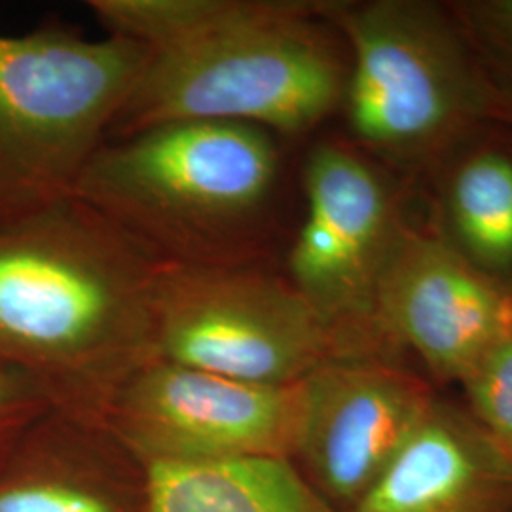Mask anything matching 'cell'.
<instances>
[{"instance_id": "6da1fadb", "label": "cell", "mask_w": 512, "mask_h": 512, "mask_svg": "<svg viewBox=\"0 0 512 512\" xmlns=\"http://www.w3.org/2000/svg\"><path fill=\"white\" fill-rule=\"evenodd\" d=\"M107 35L147 57L107 141L173 122L304 133L344 101L348 67L317 4L279 0H90Z\"/></svg>"}, {"instance_id": "7a4b0ae2", "label": "cell", "mask_w": 512, "mask_h": 512, "mask_svg": "<svg viewBox=\"0 0 512 512\" xmlns=\"http://www.w3.org/2000/svg\"><path fill=\"white\" fill-rule=\"evenodd\" d=\"M156 272L76 198L0 222V366L103 429L122 385L154 361Z\"/></svg>"}, {"instance_id": "3957f363", "label": "cell", "mask_w": 512, "mask_h": 512, "mask_svg": "<svg viewBox=\"0 0 512 512\" xmlns=\"http://www.w3.org/2000/svg\"><path fill=\"white\" fill-rule=\"evenodd\" d=\"M274 133L238 122H173L105 141L73 198L156 264H262L279 181Z\"/></svg>"}, {"instance_id": "277c9868", "label": "cell", "mask_w": 512, "mask_h": 512, "mask_svg": "<svg viewBox=\"0 0 512 512\" xmlns=\"http://www.w3.org/2000/svg\"><path fill=\"white\" fill-rule=\"evenodd\" d=\"M145 57L65 25L0 35V222L73 198Z\"/></svg>"}, {"instance_id": "5b68a950", "label": "cell", "mask_w": 512, "mask_h": 512, "mask_svg": "<svg viewBox=\"0 0 512 512\" xmlns=\"http://www.w3.org/2000/svg\"><path fill=\"white\" fill-rule=\"evenodd\" d=\"M152 338L154 359L247 384H298L348 359L291 281L262 264H158Z\"/></svg>"}, {"instance_id": "8992f818", "label": "cell", "mask_w": 512, "mask_h": 512, "mask_svg": "<svg viewBox=\"0 0 512 512\" xmlns=\"http://www.w3.org/2000/svg\"><path fill=\"white\" fill-rule=\"evenodd\" d=\"M304 421L306 380L247 384L154 359L122 385L103 429L147 469L239 459L294 461Z\"/></svg>"}, {"instance_id": "52a82bcc", "label": "cell", "mask_w": 512, "mask_h": 512, "mask_svg": "<svg viewBox=\"0 0 512 512\" xmlns=\"http://www.w3.org/2000/svg\"><path fill=\"white\" fill-rule=\"evenodd\" d=\"M306 215L287 279L325 321L348 359L397 361L376 321V285L397 238L376 171L342 145L315 148L304 169Z\"/></svg>"}, {"instance_id": "ba28073f", "label": "cell", "mask_w": 512, "mask_h": 512, "mask_svg": "<svg viewBox=\"0 0 512 512\" xmlns=\"http://www.w3.org/2000/svg\"><path fill=\"white\" fill-rule=\"evenodd\" d=\"M348 40L351 63L342 105L366 145H425L473 107V86L452 38L421 8L399 2L323 4Z\"/></svg>"}, {"instance_id": "9c48e42d", "label": "cell", "mask_w": 512, "mask_h": 512, "mask_svg": "<svg viewBox=\"0 0 512 512\" xmlns=\"http://www.w3.org/2000/svg\"><path fill=\"white\" fill-rule=\"evenodd\" d=\"M437 395L397 361L340 359L306 378L294 465L330 505L351 512L384 475Z\"/></svg>"}, {"instance_id": "30bf717a", "label": "cell", "mask_w": 512, "mask_h": 512, "mask_svg": "<svg viewBox=\"0 0 512 512\" xmlns=\"http://www.w3.org/2000/svg\"><path fill=\"white\" fill-rule=\"evenodd\" d=\"M376 321L440 382L461 384L512 332V294L467 256L421 236L393 241L376 285Z\"/></svg>"}, {"instance_id": "8fae6325", "label": "cell", "mask_w": 512, "mask_h": 512, "mask_svg": "<svg viewBox=\"0 0 512 512\" xmlns=\"http://www.w3.org/2000/svg\"><path fill=\"white\" fill-rule=\"evenodd\" d=\"M351 512H512V459L467 408L435 397Z\"/></svg>"}, {"instance_id": "7c38bea8", "label": "cell", "mask_w": 512, "mask_h": 512, "mask_svg": "<svg viewBox=\"0 0 512 512\" xmlns=\"http://www.w3.org/2000/svg\"><path fill=\"white\" fill-rule=\"evenodd\" d=\"M143 512H340L289 459L143 469Z\"/></svg>"}, {"instance_id": "4fadbf2b", "label": "cell", "mask_w": 512, "mask_h": 512, "mask_svg": "<svg viewBox=\"0 0 512 512\" xmlns=\"http://www.w3.org/2000/svg\"><path fill=\"white\" fill-rule=\"evenodd\" d=\"M452 215L459 238L478 264H512L511 160L486 152L461 165L452 186Z\"/></svg>"}, {"instance_id": "5bb4252c", "label": "cell", "mask_w": 512, "mask_h": 512, "mask_svg": "<svg viewBox=\"0 0 512 512\" xmlns=\"http://www.w3.org/2000/svg\"><path fill=\"white\" fill-rule=\"evenodd\" d=\"M0 512H143L93 467L19 476L0 484Z\"/></svg>"}, {"instance_id": "9a60e30c", "label": "cell", "mask_w": 512, "mask_h": 512, "mask_svg": "<svg viewBox=\"0 0 512 512\" xmlns=\"http://www.w3.org/2000/svg\"><path fill=\"white\" fill-rule=\"evenodd\" d=\"M469 412L512 459V332L461 382Z\"/></svg>"}, {"instance_id": "2e32d148", "label": "cell", "mask_w": 512, "mask_h": 512, "mask_svg": "<svg viewBox=\"0 0 512 512\" xmlns=\"http://www.w3.org/2000/svg\"><path fill=\"white\" fill-rule=\"evenodd\" d=\"M52 410V404L37 385L0 366V450L23 439Z\"/></svg>"}, {"instance_id": "e0dca14e", "label": "cell", "mask_w": 512, "mask_h": 512, "mask_svg": "<svg viewBox=\"0 0 512 512\" xmlns=\"http://www.w3.org/2000/svg\"><path fill=\"white\" fill-rule=\"evenodd\" d=\"M490 12V21L497 31V37L503 40V44L512 50V0L497 2Z\"/></svg>"}]
</instances>
